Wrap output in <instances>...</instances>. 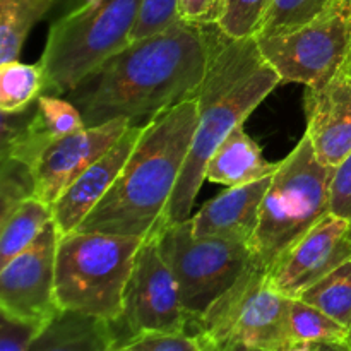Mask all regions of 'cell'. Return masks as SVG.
<instances>
[{
    "mask_svg": "<svg viewBox=\"0 0 351 351\" xmlns=\"http://www.w3.org/2000/svg\"><path fill=\"white\" fill-rule=\"evenodd\" d=\"M288 338L290 343L350 341V329L321 308L300 298H291L288 311Z\"/></svg>",
    "mask_w": 351,
    "mask_h": 351,
    "instance_id": "23",
    "label": "cell"
},
{
    "mask_svg": "<svg viewBox=\"0 0 351 351\" xmlns=\"http://www.w3.org/2000/svg\"><path fill=\"white\" fill-rule=\"evenodd\" d=\"M197 117V96L151 117L115 184L75 232L154 235L187 160Z\"/></svg>",
    "mask_w": 351,
    "mask_h": 351,
    "instance_id": "2",
    "label": "cell"
},
{
    "mask_svg": "<svg viewBox=\"0 0 351 351\" xmlns=\"http://www.w3.org/2000/svg\"><path fill=\"white\" fill-rule=\"evenodd\" d=\"M58 0H0V64L17 60L34 24L55 9Z\"/></svg>",
    "mask_w": 351,
    "mask_h": 351,
    "instance_id": "21",
    "label": "cell"
},
{
    "mask_svg": "<svg viewBox=\"0 0 351 351\" xmlns=\"http://www.w3.org/2000/svg\"><path fill=\"white\" fill-rule=\"evenodd\" d=\"M290 300L271 287L266 271L252 261L239 281L195 321L192 335H202L219 345L276 351L291 345Z\"/></svg>",
    "mask_w": 351,
    "mask_h": 351,
    "instance_id": "8",
    "label": "cell"
},
{
    "mask_svg": "<svg viewBox=\"0 0 351 351\" xmlns=\"http://www.w3.org/2000/svg\"><path fill=\"white\" fill-rule=\"evenodd\" d=\"M276 351H312V343H291Z\"/></svg>",
    "mask_w": 351,
    "mask_h": 351,
    "instance_id": "35",
    "label": "cell"
},
{
    "mask_svg": "<svg viewBox=\"0 0 351 351\" xmlns=\"http://www.w3.org/2000/svg\"><path fill=\"white\" fill-rule=\"evenodd\" d=\"M86 127L81 112L67 98L41 95L21 113H2V158L33 171L47 147Z\"/></svg>",
    "mask_w": 351,
    "mask_h": 351,
    "instance_id": "14",
    "label": "cell"
},
{
    "mask_svg": "<svg viewBox=\"0 0 351 351\" xmlns=\"http://www.w3.org/2000/svg\"><path fill=\"white\" fill-rule=\"evenodd\" d=\"M350 341H351V328H350Z\"/></svg>",
    "mask_w": 351,
    "mask_h": 351,
    "instance_id": "37",
    "label": "cell"
},
{
    "mask_svg": "<svg viewBox=\"0 0 351 351\" xmlns=\"http://www.w3.org/2000/svg\"><path fill=\"white\" fill-rule=\"evenodd\" d=\"M221 34L218 26L180 19L163 33L130 41L65 96L86 127L151 119L197 96Z\"/></svg>",
    "mask_w": 351,
    "mask_h": 351,
    "instance_id": "1",
    "label": "cell"
},
{
    "mask_svg": "<svg viewBox=\"0 0 351 351\" xmlns=\"http://www.w3.org/2000/svg\"><path fill=\"white\" fill-rule=\"evenodd\" d=\"M115 326L125 328V338L192 331V317L182 304L177 281L154 235L146 237L137 250L123 295L122 317Z\"/></svg>",
    "mask_w": 351,
    "mask_h": 351,
    "instance_id": "10",
    "label": "cell"
},
{
    "mask_svg": "<svg viewBox=\"0 0 351 351\" xmlns=\"http://www.w3.org/2000/svg\"><path fill=\"white\" fill-rule=\"evenodd\" d=\"M98 2H101V0H58L62 9L60 12H58V16H64V14L72 12V10L75 9H81V7H86V5H93V3H98Z\"/></svg>",
    "mask_w": 351,
    "mask_h": 351,
    "instance_id": "34",
    "label": "cell"
},
{
    "mask_svg": "<svg viewBox=\"0 0 351 351\" xmlns=\"http://www.w3.org/2000/svg\"><path fill=\"white\" fill-rule=\"evenodd\" d=\"M281 84L307 88L328 84L348 65L351 57V3L336 0L312 23L273 38L256 40Z\"/></svg>",
    "mask_w": 351,
    "mask_h": 351,
    "instance_id": "9",
    "label": "cell"
},
{
    "mask_svg": "<svg viewBox=\"0 0 351 351\" xmlns=\"http://www.w3.org/2000/svg\"><path fill=\"white\" fill-rule=\"evenodd\" d=\"M280 167V161L266 160L259 144L245 132L243 123L232 130L211 154L206 165V180L213 184L237 187L261 178L271 177Z\"/></svg>",
    "mask_w": 351,
    "mask_h": 351,
    "instance_id": "19",
    "label": "cell"
},
{
    "mask_svg": "<svg viewBox=\"0 0 351 351\" xmlns=\"http://www.w3.org/2000/svg\"><path fill=\"white\" fill-rule=\"evenodd\" d=\"M346 67H348V71L351 72V57H350V62H348V65H346Z\"/></svg>",
    "mask_w": 351,
    "mask_h": 351,
    "instance_id": "36",
    "label": "cell"
},
{
    "mask_svg": "<svg viewBox=\"0 0 351 351\" xmlns=\"http://www.w3.org/2000/svg\"><path fill=\"white\" fill-rule=\"evenodd\" d=\"M331 213L351 221V153L335 168L332 173Z\"/></svg>",
    "mask_w": 351,
    "mask_h": 351,
    "instance_id": "30",
    "label": "cell"
},
{
    "mask_svg": "<svg viewBox=\"0 0 351 351\" xmlns=\"http://www.w3.org/2000/svg\"><path fill=\"white\" fill-rule=\"evenodd\" d=\"M154 237L177 281L192 326L252 264L249 243L219 237H195L191 218L165 226Z\"/></svg>",
    "mask_w": 351,
    "mask_h": 351,
    "instance_id": "7",
    "label": "cell"
},
{
    "mask_svg": "<svg viewBox=\"0 0 351 351\" xmlns=\"http://www.w3.org/2000/svg\"><path fill=\"white\" fill-rule=\"evenodd\" d=\"M307 132L315 156L336 168L351 153V72L343 69L321 88L305 93Z\"/></svg>",
    "mask_w": 351,
    "mask_h": 351,
    "instance_id": "15",
    "label": "cell"
},
{
    "mask_svg": "<svg viewBox=\"0 0 351 351\" xmlns=\"http://www.w3.org/2000/svg\"><path fill=\"white\" fill-rule=\"evenodd\" d=\"M336 0H271L254 38H273L291 33L317 19Z\"/></svg>",
    "mask_w": 351,
    "mask_h": 351,
    "instance_id": "25",
    "label": "cell"
},
{
    "mask_svg": "<svg viewBox=\"0 0 351 351\" xmlns=\"http://www.w3.org/2000/svg\"><path fill=\"white\" fill-rule=\"evenodd\" d=\"M348 2H350V3H351V0H348Z\"/></svg>",
    "mask_w": 351,
    "mask_h": 351,
    "instance_id": "38",
    "label": "cell"
},
{
    "mask_svg": "<svg viewBox=\"0 0 351 351\" xmlns=\"http://www.w3.org/2000/svg\"><path fill=\"white\" fill-rule=\"evenodd\" d=\"M351 257V221L329 213L266 271L274 290L298 298Z\"/></svg>",
    "mask_w": 351,
    "mask_h": 351,
    "instance_id": "12",
    "label": "cell"
},
{
    "mask_svg": "<svg viewBox=\"0 0 351 351\" xmlns=\"http://www.w3.org/2000/svg\"><path fill=\"white\" fill-rule=\"evenodd\" d=\"M199 341H201V351H256L243 348V346H228V345H219V343L213 341V339L206 338V336L197 335Z\"/></svg>",
    "mask_w": 351,
    "mask_h": 351,
    "instance_id": "32",
    "label": "cell"
},
{
    "mask_svg": "<svg viewBox=\"0 0 351 351\" xmlns=\"http://www.w3.org/2000/svg\"><path fill=\"white\" fill-rule=\"evenodd\" d=\"M300 300L321 308L332 319L351 328V257L305 290Z\"/></svg>",
    "mask_w": 351,
    "mask_h": 351,
    "instance_id": "24",
    "label": "cell"
},
{
    "mask_svg": "<svg viewBox=\"0 0 351 351\" xmlns=\"http://www.w3.org/2000/svg\"><path fill=\"white\" fill-rule=\"evenodd\" d=\"M178 0H141L130 41L154 36L178 23Z\"/></svg>",
    "mask_w": 351,
    "mask_h": 351,
    "instance_id": "26",
    "label": "cell"
},
{
    "mask_svg": "<svg viewBox=\"0 0 351 351\" xmlns=\"http://www.w3.org/2000/svg\"><path fill=\"white\" fill-rule=\"evenodd\" d=\"M228 0H178V17L195 26H219Z\"/></svg>",
    "mask_w": 351,
    "mask_h": 351,
    "instance_id": "29",
    "label": "cell"
},
{
    "mask_svg": "<svg viewBox=\"0 0 351 351\" xmlns=\"http://www.w3.org/2000/svg\"><path fill=\"white\" fill-rule=\"evenodd\" d=\"M60 235L51 221L24 252L0 267V311L10 321L41 331L58 314L55 259Z\"/></svg>",
    "mask_w": 351,
    "mask_h": 351,
    "instance_id": "11",
    "label": "cell"
},
{
    "mask_svg": "<svg viewBox=\"0 0 351 351\" xmlns=\"http://www.w3.org/2000/svg\"><path fill=\"white\" fill-rule=\"evenodd\" d=\"M115 351H201V341L192 332H151L122 339Z\"/></svg>",
    "mask_w": 351,
    "mask_h": 351,
    "instance_id": "28",
    "label": "cell"
},
{
    "mask_svg": "<svg viewBox=\"0 0 351 351\" xmlns=\"http://www.w3.org/2000/svg\"><path fill=\"white\" fill-rule=\"evenodd\" d=\"M51 221V206L34 195L0 215V267L34 243Z\"/></svg>",
    "mask_w": 351,
    "mask_h": 351,
    "instance_id": "20",
    "label": "cell"
},
{
    "mask_svg": "<svg viewBox=\"0 0 351 351\" xmlns=\"http://www.w3.org/2000/svg\"><path fill=\"white\" fill-rule=\"evenodd\" d=\"M312 351H351V341L312 343Z\"/></svg>",
    "mask_w": 351,
    "mask_h": 351,
    "instance_id": "33",
    "label": "cell"
},
{
    "mask_svg": "<svg viewBox=\"0 0 351 351\" xmlns=\"http://www.w3.org/2000/svg\"><path fill=\"white\" fill-rule=\"evenodd\" d=\"M141 0H101L51 23L40 65L45 95H67L130 43Z\"/></svg>",
    "mask_w": 351,
    "mask_h": 351,
    "instance_id": "6",
    "label": "cell"
},
{
    "mask_svg": "<svg viewBox=\"0 0 351 351\" xmlns=\"http://www.w3.org/2000/svg\"><path fill=\"white\" fill-rule=\"evenodd\" d=\"M117 328L106 319L62 311L31 343V351H115Z\"/></svg>",
    "mask_w": 351,
    "mask_h": 351,
    "instance_id": "18",
    "label": "cell"
},
{
    "mask_svg": "<svg viewBox=\"0 0 351 351\" xmlns=\"http://www.w3.org/2000/svg\"><path fill=\"white\" fill-rule=\"evenodd\" d=\"M57 3H58V2H57Z\"/></svg>",
    "mask_w": 351,
    "mask_h": 351,
    "instance_id": "39",
    "label": "cell"
},
{
    "mask_svg": "<svg viewBox=\"0 0 351 351\" xmlns=\"http://www.w3.org/2000/svg\"><path fill=\"white\" fill-rule=\"evenodd\" d=\"M335 168L315 156L305 136L271 178L261 204L259 225L249 243L252 261L267 271L274 261L331 213Z\"/></svg>",
    "mask_w": 351,
    "mask_h": 351,
    "instance_id": "4",
    "label": "cell"
},
{
    "mask_svg": "<svg viewBox=\"0 0 351 351\" xmlns=\"http://www.w3.org/2000/svg\"><path fill=\"white\" fill-rule=\"evenodd\" d=\"M144 239L72 232L60 237L55 259V297L60 311L119 322L134 261Z\"/></svg>",
    "mask_w": 351,
    "mask_h": 351,
    "instance_id": "5",
    "label": "cell"
},
{
    "mask_svg": "<svg viewBox=\"0 0 351 351\" xmlns=\"http://www.w3.org/2000/svg\"><path fill=\"white\" fill-rule=\"evenodd\" d=\"M40 329L23 322L10 321L2 315L0 324V351H31V343Z\"/></svg>",
    "mask_w": 351,
    "mask_h": 351,
    "instance_id": "31",
    "label": "cell"
},
{
    "mask_svg": "<svg viewBox=\"0 0 351 351\" xmlns=\"http://www.w3.org/2000/svg\"><path fill=\"white\" fill-rule=\"evenodd\" d=\"M273 175L245 185L228 187L206 202L194 218L191 216L192 233L195 237H219L250 243L259 225L261 204Z\"/></svg>",
    "mask_w": 351,
    "mask_h": 351,
    "instance_id": "17",
    "label": "cell"
},
{
    "mask_svg": "<svg viewBox=\"0 0 351 351\" xmlns=\"http://www.w3.org/2000/svg\"><path fill=\"white\" fill-rule=\"evenodd\" d=\"M132 123L117 119L98 127H84L47 147L33 168L34 197L53 206L65 189L105 156Z\"/></svg>",
    "mask_w": 351,
    "mask_h": 351,
    "instance_id": "13",
    "label": "cell"
},
{
    "mask_svg": "<svg viewBox=\"0 0 351 351\" xmlns=\"http://www.w3.org/2000/svg\"><path fill=\"white\" fill-rule=\"evenodd\" d=\"M45 95V74L41 65L10 60L0 64V110L21 113Z\"/></svg>",
    "mask_w": 351,
    "mask_h": 351,
    "instance_id": "22",
    "label": "cell"
},
{
    "mask_svg": "<svg viewBox=\"0 0 351 351\" xmlns=\"http://www.w3.org/2000/svg\"><path fill=\"white\" fill-rule=\"evenodd\" d=\"M143 129L144 125L132 123L117 141L115 146L96 163H93L88 170L82 171V175H79L53 202L51 211H53V223L58 235L65 237L75 232L88 218L89 213L108 194L132 154Z\"/></svg>",
    "mask_w": 351,
    "mask_h": 351,
    "instance_id": "16",
    "label": "cell"
},
{
    "mask_svg": "<svg viewBox=\"0 0 351 351\" xmlns=\"http://www.w3.org/2000/svg\"><path fill=\"white\" fill-rule=\"evenodd\" d=\"M280 84L256 38L233 40L221 34L197 91L199 117L191 149L158 232L191 218L211 154Z\"/></svg>",
    "mask_w": 351,
    "mask_h": 351,
    "instance_id": "3",
    "label": "cell"
},
{
    "mask_svg": "<svg viewBox=\"0 0 351 351\" xmlns=\"http://www.w3.org/2000/svg\"><path fill=\"white\" fill-rule=\"evenodd\" d=\"M269 2L271 0H228V9L218 27L233 40L254 36Z\"/></svg>",
    "mask_w": 351,
    "mask_h": 351,
    "instance_id": "27",
    "label": "cell"
}]
</instances>
